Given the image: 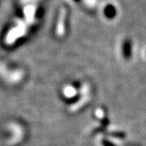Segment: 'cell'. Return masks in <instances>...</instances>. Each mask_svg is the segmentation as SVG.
Masks as SVG:
<instances>
[{"label": "cell", "mask_w": 146, "mask_h": 146, "mask_svg": "<svg viewBox=\"0 0 146 146\" xmlns=\"http://www.w3.org/2000/svg\"><path fill=\"white\" fill-rule=\"evenodd\" d=\"M123 51L125 56L128 57L131 54V42L129 41H126L123 45Z\"/></svg>", "instance_id": "2"}, {"label": "cell", "mask_w": 146, "mask_h": 146, "mask_svg": "<svg viewBox=\"0 0 146 146\" xmlns=\"http://www.w3.org/2000/svg\"><path fill=\"white\" fill-rule=\"evenodd\" d=\"M116 13H117L116 9H115V7L113 5L109 4V5H107L105 7L104 14L106 18H108V19H113L116 16Z\"/></svg>", "instance_id": "1"}, {"label": "cell", "mask_w": 146, "mask_h": 146, "mask_svg": "<svg viewBox=\"0 0 146 146\" xmlns=\"http://www.w3.org/2000/svg\"><path fill=\"white\" fill-rule=\"evenodd\" d=\"M74 1H75V2H77V3H79V2H80L81 0H74Z\"/></svg>", "instance_id": "3"}]
</instances>
